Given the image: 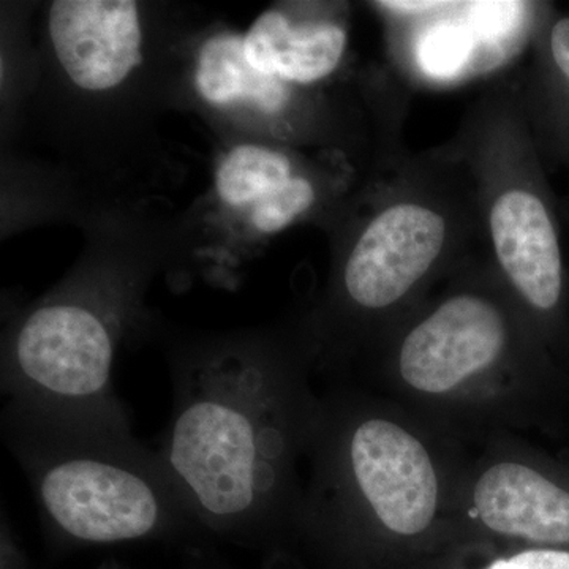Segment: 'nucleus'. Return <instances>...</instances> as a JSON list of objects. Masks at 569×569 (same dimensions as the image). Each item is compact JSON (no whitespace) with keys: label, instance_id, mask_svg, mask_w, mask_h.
<instances>
[{"label":"nucleus","instance_id":"nucleus-1","mask_svg":"<svg viewBox=\"0 0 569 569\" xmlns=\"http://www.w3.org/2000/svg\"><path fill=\"white\" fill-rule=\"evenodd\" d=\"M350 458L359 490L389 533L415 538L429 530L438 509V475L413 433L389 419H367L351 437Z\"/></svg>","mask_w":569,"mask_h":569},{"label":"nucleus","instance_id":"nucleus-7","mask_svg":"<svg viewBox=\"0 0 569 569\" xmlns=\"http://www.w3.org/2000/svg\"><path fill=\"white\" fill-rule=\"evenodd\" d=\"M22 372L40 387L63 396L100 391L110 378L112 347L96 316L77 306L37 310L17 342Z\"/></svg>","mask_w":569,"mask_h":569},{"label":"nucleus","instance_id":"nucleus-8","mask_svg":"<svg viewBox=\"0 0 569 569\" xmlns=\"http://www.w3.org/2000/svg\"><path fill=\"white\" fill-rule=\"evenodd\" d=\"M501 268L531 309L557 316L567 293L563 254L548 204L537 193L509 190L490 211Z\"/></svg>","mask_w":569,"mask_h":569},{"label":"nucleus","instance_id":"nucleus-12","mask_svg":"<svg viewBox=\"0 0 569 569\" xmlns=\"http://www.w3.org/2000/svg\"><path fill=\"white\" fill-rule=\"evenodd\" d=\"M291 179V164L282 153L260 146H239L217 171V192L230 206L257 204Z\"/></svg>","mask_w":569,"mask_h":569},{"label":"nucleus","instance_id":"nucleus-17","mask_svg":"<svg viewBox=\"0 0 569 569\" xmlns=\"http://www.w3.org/2000/svg\"><path fill=\"white\" fill-rule=\"evenodd\" d=\"M549 61L559 78L563 100H569V17L550 26L548 39Z\"/></svg>","mask_w":569,"mask_h":569},{"label":"nucleus","instance_id":"nucleus-10","mask_svg":"<svg viewBox=\"0 0 569 569\" xmlns=\"http://www.w3.org/2000/svg\"><path fill=\"white\" fill-rule=\"evenodd\" d=\"M244 47L250 63L261 73L309 84L337 69L346 51L347 33L332 22L295 28L280 11L269 10L246 33Z\"/></svg>","mask_w":569,"mask_h":569},{"label":"nucleus","instance_id":"nucleus-13","mask_svg":"<svg viewBox=\"0 0 569 569\" xmlns=\"http://www.w3.org/2000/svg\"><path fill=\"white\" fill-rule=\"evenodd\" d=\"M473 43L470 36L456 26H436L419 43V63L433 77L449 78L463 69Z\"/></svg>","mask_w":569,"mask_h":569},{"label":"nucleus","instance_id":"nucleus-6","mask_svg":"<svg viewBox=\"0 0 569 569\" xmlns=\"http://www.w3.org/2000/svg\"><path fill=\"white\" fill-rule=\"evenodd\" d=\"M58 61L86 91H108L140 66L141 26L132 0H58L50 10Z\"/></svg>","mask_w":569,"mask_h":569},{"label":"nucleus","instance_id":"nucleus-15","mask_svg":"<svg viewBox=\"0 0 569 569\" xmlns=\"http://www.w3.org/2000/svg\"><path fill=\"white\" fill-rule=\"evenodd\" d=\"M485 569H569V548H535L503 557Z\"/></svg>","mask_w":569,"mask_h":569},{"label":"nucleus","instance_id":"nucleus-14","mask_svg":"<svg viewBox=\"0 0 569 569\" xmlns=\"http://www.w3.org/2000/svg\"><path fill=\"white\" fill-rule=\"evenodd\" d=\"M313 200L316 192L312 183L302 178H293L279 192L254 204L252 222L263 233H277L305 213Z\"/></svg>","mask_w":569,"mask_h":569},{"label":"nucleus","instance_id":"nucleus-11","mask_svg":"<svg viewBox=\"0 0 569 569\" xmlns=\"http://www.w3.org/2000/svg\"><path fill=\"white\" fill-rule=\"evenodd\" d=\"M197 88L213 104L249 100L266 112L282 110L288 99L283 81L254 69L244 39L233 33H220L204 44L198 58Z\"/></svg>","mask_w":569,"mask_h":569},{"label":"nucleus","instance_id":"nucleus-18","mask_svg":"<svg viewBox=\"0 0 569 569\" xmlns=\"http://www.w3.org/2000/svg\"><path fill=\"white\" fill-rule=\"evenodd\" d=\"M380 6H387L388 9L400 11H427L438 9V7L447 6L440 2H383Z\"/></svg>","mask_w":569,"mask_h":569},{"label":"nucleus","instance_id":"nucleus-3","mask_svg":"<svg viewBox=\"0 0 569 569\" xmlns=\"http://www.w3.org/2000/svg\"><path fill=\"white\" fill-rule=\"evenodd\" d=\"M507 326L492 302L473 295L448 299L400 347V377L422 395L455 391L496 362Z\"/></svg>","mask_w":569,"mask_h":569},{"label":"nucleus","instance_id":"nucleus-9","mask_svg":"<svg viewBox=\"0 0 569 569\" xmlns=\"http://www.w3.org/2000/svg\"><path fill=\"white\" fill-rule=\"evenodd\" d=\"M473 505L486 529L539 548H569V475L500 462L478 479Z\"/></svg>","mask_w":569,"mask_h":569},{"label":"nucleus","instance_id":"nucleus-5","mask_svg":"<svg viewBox=\"0 0 569 569\" xmlns=\"http://www.w3.org/2000/svg\"><path fill=\"white\" fill-rule=\"evenodd\" d=\"M445 239L447 222L432 209L413 203L385 209L348 258V295L366 309L396 305L436 263Z\"/></svg>","mask_w":569,"mask_h":569},{"label":"nucleus","instance_id":"nucleus-4","mask_svg":"<svg viewBox=\"0 0 569 569\" xmlns=\"http://www.w3.org/2000/svg\"><path fill=\"white\" fill-rule=\"evenodd\" d=\"M41 498L52 519L84 541L144 537L159 516L156 496L142 479L96 460L52 468L41 482Z\"/></svg>","mask_w":569,"mask_h":569},{"label":"nucleus","instance_id":"nucleus-16","mask_svg":"<svg viewBox=\"0 0 569 569\" xmlns=\"http://www.w3.org/2000/svg\"><path fill=\"white\" fill-rule=\"evenodd\" d=\"M520 3L479 2L470 3L471 22L475 28L489 37V33H500L511 28L519 14Z\"/></svg>","mask_w":569,"mask_h":569},{"label":"nucleus","instance_id":"nucleus-2","mask_svg":"<svg viewBox=\"0 0 569 569\" xmlns=\"http://www.w3.org/2000/svg\"><path fill=\"white\" fill-rule=\"evenodd\" d=\"M171 466L209 512L239 515L252 505L257 445L252 425L234 408L198 402L174 426Z\"/></svg>","mask_w":569,"mask_h":569}]
</instances>
